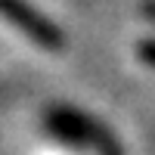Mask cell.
Returning <instances> with one entry per match:
<instances>
[{
	"label": "cell",
	"mask_w": 155,
	"mask_h": 155,
	"mask_svg": "<svg viewBox=\"0 0 155 155\" xmlns=\"http://www.w3.org/2000/svg\"><path fill=\"white\" fill-rule=\"evenodd\" d=\"M0 16L6 22H12L19 31H25L34 44L50 47V50H62L65 47V37L50 19H44L37 9H31L25 0H0Z\"/></svg>",
	"instance_id": "obj_1"
},
{
	"label": "cell",
	"mask_w": 155,
	"mask_h": 155,
	"mask_svg": "<svg viewBox=\"0 0 155 155\" xmlns=\"http://www.w3.org/2000/svg\"><path fill=\"white\" fill-rule=\"evenodd\" d=\"M140 56H143L149 65H155V44H140Z\"/></svg>",
	"instance_id": "obj_2"
}]
</instances>
